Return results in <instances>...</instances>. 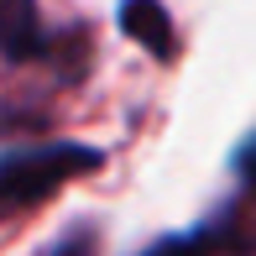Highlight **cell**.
I'll return each mask as SVG.
<instances>
[{"instance_id": "3", "label": "cell", "mask_w": 256, "mask_h": 256, "mask_svg": "<svg viewBox=\"0 0 256 256\" xmlns=\"http://www.w3.org/2000/svg\"><path fill=\"white\" fill-rule=\"evenodd\" d=\"M115 16H120V32L146 58H157V63H172V58H178V26H172L162 0H120Z\"/></svg>"}, {"instance_id": "6", "label": "cell", "mask_w": 256, "mask_h": 256, "mask_svg": "<svg viewBox=\"0 0 256 256\" xmlns=\"http://www.w3.org/2000/svg\"><path fill=\"white\" fill-rule=\"evenodd\" d=\"M236 172H240V183H246V194H256V136L236 152Z\"/></svg>"}, {"instance_id": "1", "label": "cell", "mask_w": 256, "mask_h": 256, "mask_svg": "<svg viewBox=\"0 0 256 256\" xmlns=\"http://www.w3.org/2000/svg\"><path fill=\"white\" fill-rule=\"evenodd\" d=\"M104 168V152L89 142H37L0 152V220H16L26 209L48 204L58 188L89 178Z\"/></svg>"}, {"instance_id": "5", "label": "cell", "mask_w": 256, "mask_h": 256, "mask_svg": "<svg viewBox=\"0 0 256 256\" xmlns=\"http://www.w3.org/2000/svg\"><path fill=\"white\" fill-rule=\"evenodd\" d=\"M94 251H100V230L94 225H68L48 246V256H94Z\"/></svg>"}, {"instance_id": "4", "label": "cell", "mask_w": 256, "mask_h": 256, "mask_svg": "<svg viewBox=\"0 0 256 256\" xmlns=\"http://www.w3.org/2000/svg\"><path fill=\"white\" fill-rule=\"evenodd\" d=\"M240 246H251V240L236 230V214H214V220H204V225H194V230L162 236L157 246H146L142 256H230Z\"/></svg>"}, {"instance_id": "2", "label": "cell", "mask_w": 256, "mask_h": 256, "mask_svg": "<svg viewBox=\"0 0 256 256\" xmlns=\"http://www.w3.org/2000/svg\"><path fill=\"white\" fill-rule=\"evenodd\" d=\"M0 58L6 63H52L58 37L42 26L37 0H0Z\"/></svg>"}]
</instances>
